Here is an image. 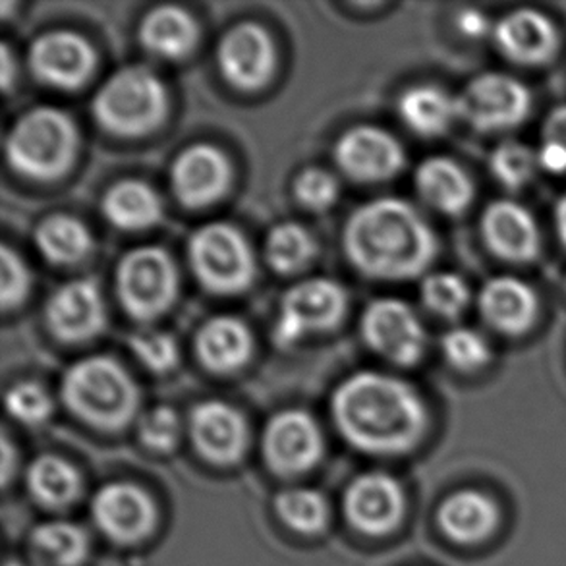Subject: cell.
<instances>
[{
    "label": "cell",
    "instance_id": "44dd1931",
    "mask_svg": "<svg viewBox=\"0 0 566 566\" xmlns=\"http://www.w3.org/2000/svg\"><path fill=\"white\" fill-rule=\"evenodd\" d=\"M188 428L191 443L207 462L230 467L244 457L248 423L234 406L206 400L191 410Z\"/></svg>",
    "mask_w": 566,
    "mask_h": 566
},
{
    "label": "cell",
    "instance_id": "f6af8a7d",
    "mask_svg": "<svg viewBox=\"0 0 566 566\" xmlns=\"http://www.w3.org/2000/svg\"><path fill=\"white\" fill-rule=\"evenodd\" d=\"M12 69H14V62H12V56H10V49L8 45H2V87L4 90H10V84H12Z\"/></svg>",
    "mask_w": 566,
    "mask_h": 566
},
{
    "label": "cell",
    "instance_id": "8992f818",
    "mask_svg": "<svg viewBox=\"0 0 566 566\" xmlns=\"http://www.w3.org/2000/svg\"><path fill=\"white\" fill-rule=\"evenodd\" d=\"M188 261L196 281L217 296H237L255 281L252 245L229 222H207L188 240Z\"/></svg>",
    "mask_w": 566,
    "mask_h": 566
},
{
    "label": "cell",
    "instance_id": "b9f144b4",
    "mask_svg": "<svg viewBox=\"0 0 566 566\" xmlns=\"http://www.w3.org/2000/svg\"><path fill=\"white\" fill-rule=\"evenodd\" d=\"M2 255H0V276H2V286H0V298L4 312H10L14 307L22 306L31 289L30 269L25 261L15 253L10 245H2Z\"/></svg>",
    "mask_w": 566,
    "mask_h": 566
},
{
    "label": "cell",
    "instance_id": "ab89813d",
    "mask_svg": "<svg viewBox=\"0 0 566 566\" xmlns=\"http://www.w3.org/2000/svg\"><path fill=\"white\" fill-rule=\"evenodd\" d=\"M537 161L539 169L549 175H566V105L552 108L545 116Z\"/></svg>",
    "mask_w": 566,
    "mask_h": 566
},
{
    "label": "cell",
    "instance_id": "4dcf8cb0",
    "mask_svg": "<svg viewBox=\"0 0 566 566\" xmlns=\"http://www.w3.org/2000/svg\"><path fill=\"white\" fill-rule=\"evenodd\" d=\"M31 549L49 566H80L90 553V536L74 522L39 524L30 537Z\"/></svg>",
    "mask_w": 566,
    "mask_h": 566
},
{
    "label": "cell",
    "instance_id": "7c38bea8",
    "mask_svg": "<svg viewBox=\"0 0 566 566\" xmlns=\"http://www.w3.org/2000/svg\"><path fill=\"white\" fill-rule=\"evenodd\" d=\"M335 163L343 175L354 182H387L405 169V147L390 132L379 126L360 124L337 139Z\"/></svg>",
    "mask_w": 566,
    "mask_h": 566
},
{
    "label": "cell",
    "instance_id": "ffe728a7",
    "mask_svg": "<svg viewBox=\"0 0 566 566\" xmlns=\"http://www.w3.org/2000/svg\"><path fill=\"white\" fill-rule=\"evenodd\" d=\"M482 240L485 248L506 263H530L542 250V232L530 209L513 199H495L483 209Z\"/></svg>",
    "mask_w": 566,
    "mask_h": 566
},
{
    "label": "cell",
    "instance_id": "5bb4252c",
    "mask_svg": "<svg viewBox=\"0 0 566 566\" xmlns=\"http://www.w3.org/2000/svg\"><path fill=\"white\" fill-rule=\"evenodd\" d=\"M322 454V428L312 413L291 408L268 421L263 457L276 474H304L319 462Z\"/></svg>",
    "mask_w": 566,
    "mask_h": 566
},
{
    "label": "cell",
    "instance_id": "52a82bcc",
    "mask_svg": "<svg viewBox=\"0 0 566 566\" xmlns=\"http://www.w3.org/2000/svg\"><path fill=\"white\" fill-rule=\"evenodd\" d=\"M116 298L136 322L149 323L167 314L180 289L177 263L159 245H142L118 261Z\"/></svg>",
    "mask_w": 566,
    "mask_h": 566
},
{
    "label": "cell",
    "instance_id": "bcb514c9",
    "mask_svg": "<svg viewBox=\"0 0 566 566\" xmlns=\"http://www.w3.org/2000/svg\"><path fill=\"white\" fill-rule=\"evenodd\" d=\"M14 449H12V444L8 443V439L4 437V444H2V459H4L2 478H4V483L10 482V468L14 467V464H12V459H14Z\"/></svg>",
    "mask_w": 566,
    "mask_h": 566
},
{
    "label": "cell",
    "instance_id": "ba28073f",
    "mask_svg": "<svg viewBox=\"0 0 566 566\" xmlns=\"http://www.w3.org/2000/svg\"><path fill=\"white\" fill-rule=\"evenodd\" d=\"M348 307V296L333 279L315 276L291 286L284 292L273 327L276 346L298 345L307 335L327 333L343 322Z\"/></svg>",
    "mask_w": 566,
    "mask_h": 566
},
{
    "label": "cell",
    "instance_id": "9a60e30c",
    "mask_svg": "<svg viewBox=\"0 0 566 566\" xmlns=\"http://www.w3.org/2000/svg\"><path fill=\"white\" fill-rule=\"evenodd\" d=\"M45 323L62 343H85L99 337L107 325V307L92 279L62 284L45 304Z\"/></svg>",
    "mask_w": 566,
    "mask_h": 566
},
{
    "label": "cell",
    "instance_id": "9c48e42d",
    "mask_svg": "<svg viewBox=\"0 0 566 566\" xmlns=\"http://www.w3.org/2000/svg\"><path fill=\"white\" fill-rule=\"evenodd\" d=\"M459 118L483 134L521 126L532 111V93L521 80L503 72H485L457 95Z\"/></svg>",
    "mask_w": 566,
    "mask_h": 566
},
{
    "label": "cell",
    "instance_id": "60d3db41",
    "mask_svg": "<svg viewBox=\"0 0 566 566\" xmlns=\"http://www.w3.org/2000/svg\"><path fill=\"white\" fill-rule=\"evenodd\" d=\"M292 190L300 206L315 213L327 211L329 207L335 206L338 198V182L335 175H331L329 170L315 169V167L302 170L294 180Z\"/></svg>",
    "mask_w": 566,
    "mask_h": 566
},
{
    "label": "cell",
    "instance_id": "83f0119b",
    "mask_svg": "<svg viewBox=\"0 0 566 566\" xmlns=\"http://www.w3.org/2000/svg\"><path fill=\"white\" fill-rule=\"evenodd\" d=\"M397 113L406 128L420 138L443 136L459 118L457 97L429 84L413 85L402 92Z\"/></svg>",
    "mask_w": 566,
    "mask_h": 566
},
{
    "label": "cell",
    "instance_id": "ac0fdd59",
    "mask_svg": "<svg viewBox=\"0 0 566 566\" xmlns=\"http://www.w3.org/2000/svg\"><path fill=\"white\" fill-rule=\"evenodd\" d=\"M491 35L506 61L526 69L549 64L559 53L557 25L536 8H518L503 15Z\"/></svg>",
    "mask_w": 566,
    "mask_h": 566
},
{
    "label": "cell",
    "instance_id": "f1b7e54d",
    "mask_svg": "<svg viewBox=\"0 0 566 566\" xmlns=\"http://www.w3.org/2000/svg\"><path fill=\"white\" fill-rule=\"evenodd\" d=\"M25 485L39 505L61 511L74 505L82 495V478L69 460L41 454L25 472Z\"/></svg>",
    "mask_w": 566,
    "mask_h": 566
},
{
    "label": "cell",
    "instance_id": "3957f363",
    "mask_svg": "<svg viewBox=\"0 0 566 566\" xmlns=\"http://www.w3.org/2000/svg\"><path fill=\"white\" fill-rule=\"evenodd\" d=\"M61 395L70 412L99 431H120L138 412V385L120 361L108 356H92L70 366Z\"/></svg>",
    "mask_w": 566,
    "mask_h": 566
},
{
    "label": "cell",
    "instance_id": "836d02e7",
    "mask_svg": "<svg viewBox=\"0 0 566 566\" xmlns=\"http://www.w3.org/2000/svg\"><path fill=\"white\" fill-rule=\"evenodd\" d=\"M420 296L428 312L447 322L459 319L472 302V291L467 281L449 271H437L423 276Z\"/></svg>",
    "mask_w": 566,
    "mask_h": 566
},
{
    "label": "cell",
    "instance_id": "603a6c76",
    "mask_svg": "<svg viewBox=\"0 0 566 566\" xmlns=\"http://www.w3.org/2000/svg\"><path fill=\"white\" fill-rule=\"evenodd\" d=\"M199 364L213 374H234L244 368L253 353L252 331L232 315L207 319L193 338Z\"/></svg>",
    "mask_w": 566,
    "mask_h": 566
},
{
    "label": "cell",
    "instance_id": "4fadbf2b",
    "mask_svg": "<svg viewBox=\"0 0 566 566\" xmlns=\"http://www.w3.org/2000/svg\"><path fill=\"white\" fill-rule=\"evenodd\" d=\"M275 64V43L260 23L232 25L217 45L219 72L240 92H255L268 84Z\"/></svg>",
    "mask_w": 566,
    "mask_h": 566
},
{
    "label": "cell",
    "instance_id": "74e56055",
    "mask_svg": "<svg viewBox=\"0 0 566 566\" xmlns=\"http://www.w3.org/2000/svg\"><path fill=\"white\" fill-rule=\"evenodd\" d=\"M7 410L15 421L35 428L53 416L54 402L39 382H15L7 392Z\"/></svg>",
    "mask_w": 566,
    "mask_h": 566
},
{
    "label": "cell",
    "instance_id": "d4e9b609",
    "mask_svg": "<svg viewBox=\"0 0 566 566\" xmlns=\"http://www.w3.org/2000/svg\"><path fill=\"white\" fill-rule=\"evenodd\" d=\"M501 521L497 503L482 491L464 490L444 499L437 522L444 536L460 545L483 544Z\"/></svg>",
    "mask_w": 566,
    "mask_h": 566
},
{
    "label": "cell",
    "instance_id": "d590c367",
    "mask_svg": "<svg viewBox=\"0 0 566 566\" xmlns=\"http://www.w3.org/2000/svg\"><path fill=\"white\" fill-rule=\"evenodd\" d=\"M444 361L459 374H478L493 360L490 340L472 327H452L441 338Z\"/></svg>",
    "mask_w": 566,
    "mask_h": 566
},
{
    "label": "cell",
    "instance_id": "7a4b0ae2",
    "mask_svg": "<svg viewBox=\"0 0 566 566\" xmlns=\"http://www.w3.org/2000/svg\"><path fill=\"white\" fill-rule=\"evenodd\" d=\"M343 245L350 265L374 281H410L437 255L436 230L405 199L381 198L358 207L345 224Z\"/></svg>",
    "mask_w": 566,
    "mask_h": 566
},
{
    "label": "cell",
    "instance_id": "cb8c5ba5",
    "mask_svg": "<svg viewBox=\"0 0 566 566\" xmlns=\"http://www.w3.org/2000/svg\"><path fill=\"white\" fill-rule=\"evenodd\" d=\"M413 185L431 209L447 217L467 213L474 203V180L451 157L437 155L421 161L413 172Z\"/></svg>",
    "mask_w": 566,
    "mask_h": 566
},
{
    "label": "cell",
    "instance_id": "6da1fadb",
    "mask_svg": "<svg viewBox=\"0 0 566 566\" xmlns=\"http://www.w3.org/2000/svg\"><path fill=\"white\" fill-rule=\"evenodd\" d=\"M331 413L346 443L377 457L412 451L429 429L420 392L405 379L379 371L346 377L331 397Z\"/></svg>",
    "mask_w": 566,
    "mask_h": 566
},
{
    "label": "cell",
    "instance_id": "1f68e13d",
    "mask_svg": "<svg viewBox=\"0 0 566 566\" xmlns=\"http://www.w3.org/2000/svg\"><path fill=\"white\" fill-rule=\"evenodd\" d=\"M315 240L302 224L281 222L265 238V260L279 275H294L314 260Z\"/></svg>",
    "mask_w": 566,
    "mask_h": 566
},
{
    "label": "cell",
    "instance_id": "4316f807",
    "mask_svg": "<svg viewBox=\"0 0 566 566\" xmlns=\"http://www.w3.org/2000/svg\"><path fill=\"white\" fill-rule=\"evenodd\" d=\"M101 211L115 229L142 232L161 222L163 201L151 186L128 178L108 188Z\"/></svg>",
    "mask_w": 566,
    "mask_h": 566
},
{
    "label": "cell",
    "instance_id": "e0dca14e",
    "mask_svg": "<svg viewBox=\"0 0 566 566\" xmlns=\"http://www.w3.org/2000/svg\"><path fill=\"white\" fill-rule=\"evenodd\" d=\"M230 180L232 167L227 155L211 144H191L170 167L172 193L190 209L213 206L229 191Z\"/></svg>",
    "mask_w": 566,
    "mask_h": 566
},
{
    "label": "cell",
    "instance_id": "f546056e",
    "mask_svg": "<svg viewBox=\"0 0 566 566\" xmlns=\"http://www.w3.org/2000/svg\"><path fill=\"white\" fill-rule=\"evenodd\" d=\"M39 253L53 265H76L93 250V237L72 214H49L33 232Z\"/></svg>",
    "mask_w": 566,
    "mask_h": 566
},
{
    "label": "cell",
    "instance_id": "7dc6e473",
    "mask_svg": "<svg viewBox=\"0 0 566 566\" xmlns=\"http://www.w3.org/2000/svg\"><path fill=\"white\" fill-rule=\"evenodd\" d=\"M7 566H28L23 565V563H20V560H10Z\"/></svg>",
    "mask_w": 566,
    "mask_h": 566
},
{
    "label": "cell",
    "instance_id": "8d00e7d4",
    "mask_svg": "<svg viewBox=\"0 0 566 566\" xmlns=\"http://www.w3.org/2000/svg\"><path fill=\"white\" fill-rule=\"evenodd\" d=\"M128 345L136 360L151 374H169L177 368L180 360L177 338L165 331H136Z\"/></svg>",
    "mask_w": 566,
    "mask_h": 566
},
{
    "label": "cell",
    "instance_id": "5b68a950",
    "mask_svg": "<svg viewBox=\"0 0 566 566\" xmlns=\"http://www.w3.org/2000/svg\"><path fill=\"white\" fill-rule=\"evenodd\" d=\"M76 154V126L59 108H31L8 132V165L18 175L38 182L61 178L72 167Z\"/></svg>",
    "mask_w": 566,
    "mask_h": 566
},
{
    "label": "cell",
    "instance_id": "484cf974",
    "mask_svg": "<svg viewBox=\"0 0 566 566\" xmlns=\"http://www.w3.org/2000/svg\"><path fill=\"white\" fill-rule=\"evenodd\" d=\"M199 28L196 18L175 4H161L139 23V41L147 53L165 61H182L196 49Z\"/></svg>",
    "mask_w": 566,
    "mask_h": 566
},
{
    "label": "cell",
    "instance_id": "7bdbcfd3",
    "mask_svg": "<svg viewBox=\"0 0 566 566\" xmlns=\"http://www.w3.org/2000/svg\"><path fill=\"white\" fill-rule=\"evenodd\" d=\"M457 25H459V31L464 38L482 39L493 33L490 18L480 10H474V8L462 10L459 18H457Z\"/></svg>",
    "mask_w": 566,
    "mask_h": 566
},
{
    "label": "cell",
    "instance_id": "2e32d148",
    "mask_svg": "<svg viewBox=\"0 0 566 566\" xmlns=\"http://www.w3.org/2000/svg\"><path fill=\"white\" fill-rule=\"evenodd\" d=\"M92 516L103 536L116 544H138L155 528L157 511L146 491L134 483L103 485L92 501Z\"/></svg>",
    "mask_w": 566,
    "mask_h": 566
},
{
    "label": "cell",
    "instance_id": "7402d4cb",
    "mask_svg": "<svg viewBox=\"0 0 566 566\" xmlns=\"http://www.w3.org/2000/svg\"><path fill=\"white\" fill-rule=\"evenodd\" d=\"M478 307L483 322L505 337L526 335L539 317L536 291L518 276H491L478 294Z\"/></svg>",
    "mask_w": 566,
    "mask_h": 566
},
{
    "label": "cell",
    "instance_id": "277c9868",
    "mask_svg": "<svg viewBox=\"0 0 566 566\" xmlns=\"http://www.w3.org/2000/svg\"><path fill=\"white\" fill-rule=\"evenodd\" d=\"M92 113L108 134L139 138L165 120L169 93L154 70L132 64L105 80L93 97Z\"/></svg>",
    "mask_w": 566,
    "mask_h": 566
},
{
    "label": "cell",
    "instance_id": "30bf717a",
    "mask_svg": "<svg viewBox=\"0 0 566 566\" xmlns=\"http://www.w3.org/2000/svg\"><path fill=\"white\" fill-rule=\"evenodd\" d=\"M364 343L397 368L420 364L428 350V331L410 304L379 298L361 314Z\"/></svg>",
    "mask_w": 566,
    "mask_h": 566
},
{
    "label": "cell",
    "instance_id": "d6986e66",
    "mask_svg": "<svg viewBox=\"0 0 566 566\" xmlns=\"http://www.w3.org/2000/svg\"><path fill=\"white\" fill-rule=\"evenodd\" d=\"M345 514L366 536H387L405 516V491L389 474L368 472L346 488Z\"/></svg>",
    "mask_w": 566,
    "mask_h": 566
},
{
    "label": "cell",
    "instance_id": "e575fe53",
    "mask_svg": "<svg viewBox=\"0 0 566 566\" xmlns=\"http://www.w3.org/2000/svg\"><path fill=\"white\" fill-rule=\"evenodd\" d=\"M539 169L537 149L511 139L499 144L490 155L491 177L506 190H521L528 186Z\"/></svg>",
    "mask_w": 566,
    "mask_h": 566
},
{
    "label": "cell",
    "instance_id": "d6a6232c",
    "mask_svg": "<svg viewBox=\"0 0 566 566\" xmlns=\"http://www.w3.org/2000/svg\"><path fill=\"white\" fill-rule=\"evenodd\" d=\"M276 514L289 528L314 536L319 534L329 521V505L327 499L319 491L307 488H292L276 497Z\"/></svg>",
    "mask_w": 566,
    "mask_h": 566
},
{
    "label": "cell",
    "instance_id": "8fae6325",
    "mask_svg": "<svg viewBox=\"0 0 566 566\" xmlns=\"http://www.w3.org/2000/svg\"><path fill=\"white\" fill-rule=\"evenodd\" d=\"M95 61L92 43L76 31H45L28 49L31 74L41 84L62 92H74L87 84Z\"/></svg>",
    "mask_w": 566,
    "mask_h": 566
},
{
    "label": "cell",
    "instance_id": "ee69618b",
    "mask_svg": "<svg viewBox=\"0 0 566 566\" xmlns=\"http://www.w3.org/2000/svg\"><path fill=\"white\" fill-rule=\"evenodd\" d=\"M555 230H557L560 244L566 248V193L555 206Z\"/></svg>",
    "mask_w": 566,
    "mask_h": 566
},
{
    "label": "cell",
    "instance_id": "c3c4849f",
    "mask_svg": "<svg viewBox=\"0 0 566 566\" xmlns=\"http://www.w3.org/2000/svg\"><path fill=\"white\" fill-rule=\"evenodd\" d=\"M565 286H566V279H565Z\"/></svg>",
    "mask_w": 566,
    "mask_h": 566
},
{
    "label": "cell",
    "instance_id": "f35d334b",
    "mask_svg": "<svg viewBox=\"0 0 566 566\" xmlns=\"http://www.w3.org/2000/svg\"><path fill=\"white\" fill-rule=\"evenodd\" d=\"M182 436V421L175 408L155 406L142 413L138 423L139 441L147 449L157 452L172 451Z\"/></svg>",
    "mask_w": 566,
    "mask_h": 566
}]
</instances>
